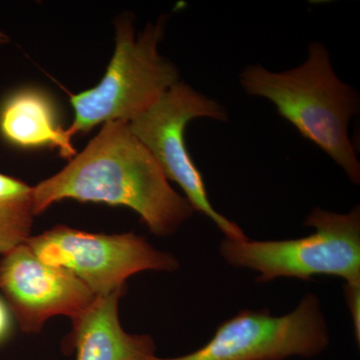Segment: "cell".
Segmentation results:
<instances>
[{
	"instance_id": "obj_9",
	"label": "cell",
	"mask_w": 360,
	"mask_h": 360,
	"mask_svg": "<svg viewBox=\"0 0 360 360\" xmlns=\"http://www.w3.org/2000/svg\"><path fill=\"white\" fill-rule=\"evenodd\" d=\"M124 290L96 296L84 314L72 321L63 341L65 354L75 360H151L155 342L148 335H130L120 326L118 300Z\"/></svg>"
},
{
	"instance_id": "obj_8",
	"label": "cell",
	"mask_w": 360,
	"mask_h": 360,
	"mask_svg": "<svg viewBox=\"0 0 360 360\" xmlns=\"http://www.w3.org/2000/svg\"><path fill=\"white\" fill-rule=\"evenodd\" d=\"M0 292L26 333H40L56 315L73 321L96 298L77 276L41 262L26 243L0 257Z\"/></svg>"
},
{
	"instance_id": "obj_14",
	"label": "cell",
	"mask_w": 360,
	"mask_h": 360,
	"mask_svg": "<svg viewBox=\"0 0 360 360\" xmlns=\"http://www.w3.org/2000/svg\"><path fill=\"white\" fill-rule=\"evenodd\" d=\"M7 41H8V39H7L6 35L2 34L0 32V45L6 44Z\"/></svg>"
},
{
	"instance_id": "obj_2",
	"label": "cell",
	"mask_w": 360,
	"mask_h": 360,
	"mask_svg": "<svg viewBox=\"0 0 360 360\" xmlns=\"http://www.w3.org/2000/svg\"><path fill=\"white\" fill-rule=\"evenodd\" d=\"M239 80L246 94L271 101L303 137L345 169L350 181L359 184L360 163L348 136L350 120L359 110V94L335 75L324 44H310L307 59L298 68L272 72L250 65Z\"/></svg>"
},
{
	"instance_id": "obj_11",
	"label": "cell",
	"mask_w": 360,
	"mask_h": 360,
	"mask_svg": "<svg viewBox=\"0 0 360 360\" xmlns=\"http://www.w3.org/2000/svg\"><path fill=\"white\" fill-rule=\"evenodd\" d=\"M33 217L32 187L0 174V257L32 236Z\"/></svg>"
},
{
	"instance_id": "obj_4",
	"label": "cell",
	"mask_w": 360,
	"mask_h": 360,
	"mask_svg": "<svg viewBox=\"0 0 360 360\" xmlns=\"http://www.w3.org/2000/svg\"><path fill=\"white\" fill-rule=\"evenodd\" d=\"M304 225L315 231L285 240L225 239L220 253L229 264L258 272L259 283L279 277L307 279L314 276L341 277L349 285L360 284V212H329L314 208Z\"/></svg>"
},
{
	"instance_id": "obj_6",
	"label": "cell",
	"mask_w": 360,
	"mask_h": 360,
	"mask_svg": "<svg viewBox=\"0 0 360 360\" xmlns=\"http://www.w3.org/2000/svg\"><path fill=\"white\" fill-rule=\"evenodd\" d=\"M25 243L41 262L71 272L96 296L124 290L127 279L137 272L179 267L174 255L134 233H92L56 225Z\"/></svg>"
},
{
	"instance_id": "obj_10",
	"label": "cell",
	"mask_w": 360,
	"mask_h": 360,
	"mask_svg": "<svg viewBox=\"0 0 360 360\" xmlns=\"http://www.w3.org/2000/svg\"><path fill=\"white\" fill-rule=\"evenodd\" d=\"M0 135L20 148L49 146L63 158H71L77 151L66 129L59 125L51 97L37 89L16 90L0 103Z\"/></svg>"
},
{
	"instance_id": "obj_1",
	"label": "cell",
	"mask_w": 360,
	"mask_h": 360,
	"mask_svg": "<svg viewBox=\"0 0 360 360\" xmlns=\"http://www.w3.org/2000/svg\"><path fill=\"white\" fill-rule=\"evenodd\" d=\"M63 200L127 206L158 236L174 233L194 212L129 123L120 120L104 123L63 170L32 187L34 215Z\"/></svg>"
},
{
	"instance_id": "obj_3",
	"label": "cell",
	"mask_w": 360,
	"mask_h": 360,
	"mask_svg": "<svg viewBox=\"0 0 360 360\" xmlns=\"http://www.w3.org/2000/svg\"><path fill=\"white\" fill-rule=\"evenodd\" d=\"M115 27V53L103 79L94 89L70 96L75 120L66 132L71 139L101 123L131 122L179 82L177 68L158 52L163 18L148 23L139 37L129 18L122 16Z\"/></svg>"
},
{
	"instance_id": "obj_13",
	"label": "cell",
	"mask_w": 360,
	"mask_h": 360,
	"mask_svg": "<svg viewBox=\"0 0 360 360\" xmlns=\"http://www.w3.org/2000/svg\"><path fill=\"white\" fill-rule=\"evenodd\" d=\"M13 329V315L2 295H0V345L6 342Z\"/></svg>"
},
{
	"instance_id": "obj_12",
	"label": "cell",
	"mask_w": 360,
	"mask_h": 360,
	"mask_svg": "<svg viewBox=\"0 0 360 360\" xmlns=\"http://www.w3.org/2000/svg\"><path fill=\"white\" fill-rule=\"evenodd\" d=\"M345 296L348 309L352 316L354 322V335L357 343L360 341V284L359 285H345Z\"/></svg>"
},
{
	"instance_id": "obj_5",
	"label": "cell",
	"mask_w": 360,
	"mask_h": 360,
	"mask_svg": "<svg viewBox=\"0 0 360 360\" xmlns=\"http://www.w3.org/2000/svg\"><path fill=\"white\" fill-rule=\"evenodd\" d=\"M227 122L221 104L177 82L153 106L129 122L130 131L148 149L167 179L176 182L194 210L210 217L227 239L243 240L245 232L213 208L205 180L187 150L184 131L194 118Z\"/></svg>"
},
{
	"instance_id": "obj_7",
	"label": "cell",
	"mask_w": 360,
	"mask_h": 360,
	"mask_svg": "<svg viewBox=\"0 0 360 360\" xmlns=\"http://www.w3.org/2000/svg\"><path fill=\"white\" fill-rule=\"evenodd\" d=\"M329 335L321 303L309 293L290 314L274 316L269 309L243 310L222 322L200 349L175 359L151 360H283L305 359L328 347Z\"/></svg>"
}]
</instances>
